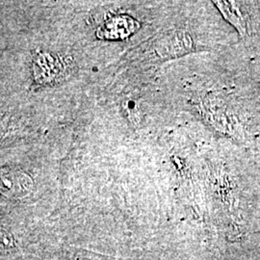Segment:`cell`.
<instances>
[{"instance_id":"cell-3","label":"cell","mask_w":260,"mask_h":260,"mask_svg":"<svg viewBox=\"0 0 260 260\" xmlns=\"http://www.w3.org/2000/svg\"><path fill=\"white\" fill-rule=\"evenodd\" d=\"M1 188L5 195L20 196L27 194L31 187V179L21 171L2 169Z\"/></svg>"},{"instance_id":"cell-5","label":"cell","mask_w":260,"mask_h":260,"mask_svg":"<svg viewBox=\"0 0 260 260\" xmlns=\"http://www.w3.org/2000/svg\"><path fill=\"white\" fill-rule=\"evenodd\" d=\"M214 4L223 14V18L230 21L237 29L241 36L247 34V22L242 14L241 10L232 1H214Z\"/></svg>"},{"instance_id":"cell-1","label":"cell","mask_w":260,"mask_h":260,"mask_svg":"<svg viewBox=\"0 0 260 260\" xmlns=\"http://www.w3.org/2000/svg\"><path fill=\"white\" fill-rule=\"evenodd\" d=\"M64 65L60 57L51 52L39 51L33 58L32 71L35 81L40 84H50L63 75Z\"/></svg>"},{"instance_id":"cell-6","label":"cell","mask_w":260,"mask_h":260,"mask_svg":"<svg viewBox=\"0 0 260 260\" xmlns=\"http://www.w3.org/2000/svg\"><path fill=\"white\" fill-rule=\"evenodd\" d=\"M123 111L130 121L137 123L140 121V110L136 102L126 101L122 105Z\"/></svg>"},{"instance_id":"cell-2","label":"cell","mask_w":260,"mask_h":260,"mask_svg":"<svg viewBox=\"0 0 260 260\" xmlns=\"http://www.w3.org/2000/svg\"><path fill=\"white\" fill-rule=\"evenodd\" d=\"M140 28V22L137 19L128 15H118L107 19L96 30V37L108 41H121L125 40Z\"/></svg>"},{"instance_id":"cell-4","label":"cell","mask_w":260,"mask_h":260,"mask_svg":"<svg viewBox=\"0 0 260 260\" xmlns=\"http://www.w3.org/2000/svg\"><path fill=\"white\" fill-rule=\"evenodd\" d=\"M192 46L193 42L187 33L176 32L160 42L158 50L162 55L176 57L190 51Z\"/></svg>"}]
</instances>
